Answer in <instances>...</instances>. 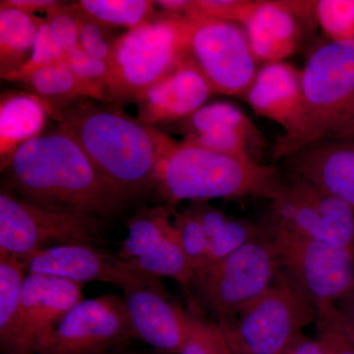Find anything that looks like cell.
Segmentation results:
<instances>
[{"label": "cell", "mask_w": 354, "mask_h": 354, "mask_svg": "<svg viewBox=\"0 0 354 354\" xmlns=\"http://www.w3.org/2000/svg\"><path fill=\"white\" fill-rule=\"evenodd\" d=\"M1 171L2 189L53 211L100 218L114 215L127 201L60 127L21 146Z\"/></svg>", "instance_id": "cell-1"}, {"label": "cell", "mask_w": 354, "mask_h": 354, "mask_svg": "<svg viewBox=\"0 0 354 354\" xmlns=\"http://www.w3.org/2000/svg\"><path fill=\"white\" fill-rule=\"evenodd\" d=\"M44 109L121 196L128 200L155 185L158 162L174 142L169 135L113 102L80 97Z\"/></svg>", "instance_id": "cell-2"}, {"label": "cell", "mask_w": 354, "mask_h": 354, "mask_svg": "<svg viewBox=\"0 0 354 354\" xmlns=\"http://www.w3.org/2000/svg\"><path fill=\"white\" fill-rule=\"evenodd\" d=\"M283 183L281 172L272 165L174 140L158 162L155 186L165 205L174 209L183 200L262 198L272 201Z\"/></svg>", "instance_id": "cell-3"}, {"label": "cell", "mask_w": 354, "mask_h": 354, "mask_svg": "<svg viewBox=\"0 0 354 354\" xmlns=\"http://www.w3.org/2000/svg\"><path fill=\"white\" fill-rule=\"evenodd\" d=\"M354 122V41H328L302 69V106L292 131L277 138L274 162L329 139H351Z\"/></svg>", "instance_id": "cell-4"}, {"label": "cell", "mask_w": 354, "mask_h": 354, "mask_svg": "<svg viewBox=\"0 0 354 354\" xmlns=\"http://www.w3.org/2000/svg\"><path fill=\"white\" fill-rule=\"evenodd\" d=\"M190 21L162 12L120 35L109 62L106 97L121 104L140 95L190 59Z\"/></svg>", "instance_id": "cell-5"}, {"label": "cell", "mask_w": 354, "mask_h": 354, "mask_svg": "<svg viewBox=\"0 0 354 354\" xmlns=\"http://www.w3.org/2000/svg\"><path fill=\"white\" fill-rule=\"evenodd\" d=\"M279 274L316 308L337 302L354 286L353 251L313 241L264 221Z\"/></svg>", "instance_id": "cell-6"}, {"label": "cell", "mask_w": 354, "mask_h": 354, "mask_svg": "<svg viewBox=\"0 0 354 354\" xmlns=\"http://www.w3.org/2000/svg\"><path fill=\"white\" fill-rule=\"evenodd\" d=\"M317 308L278 272L262 295L221 328L232 354H279L315 322Z\"/></svg>", "instance_id": "cell-7"}, {"label": "cell", "mask_w": 354, "mask_h": 354, "mask_svg": "<svg viewBox=\"0 0 354 354\" xmlns=\"http://www.w3.org/2000/svg\"><path fill=\"white\" fill-rule=\"evenodd\" d=\"M278 266L260 234L256 239L195 274L192 288L220 327L232 323L242 307L276 281Z\"/></svg>", "instance_id": "cell-8"}, {"label": "cell", "mask_w": 354, "mask_h": 354, "mask_svg": "<svg viewBox=\"0 0 354 354\" xmlns=\"http://www.w3.org/2000/svg\"><path fill=\"white\" fill-rule=\"evenodd\" d=\"M101 218L41 208L0 191V258L24 260L50 247L101 243Z\"/></svg>", "instance_id": "cell-9"}, {"label": "cell", "mask_w": 354, "mask_h": 354, "mask_svg": "<svg viewBox=\"0 0 354 354\" xmlns=\"http://www.w3.org/2000/svg\"><path fill=\"white\" fill-rule=\"evenodd\" d=\"M265 221L339 248H354V208L304 179L288 176Z\"/></svg>", "instance_id": "cell-10"}, {"label": "cell", "mask_w": 354, "mask_h": 354, "mask_svg": "<svg viewBox=\"0 0 354 354\" xmlns=\"http://www.w3.org/2000/svg\"><path fill=\"white\" fill-rule=\"evenodd\" d=\"M189 21L190 59L212 93L243 97L258 71L243 28L237 23L208 18Z\"/></svg>", "instance_id": "cell-11"}, {"label": "cell", "mask_w": 354, "mask_h": 354, "mask_svg": "<svg viewBox=\"0 0 354 354\" xmlns=\"http://www.w3.org/2000/svg\"><path fill=\"white\" fill-rule=\"evenodd\" d=\"M132 337L123 298L102 295L70 310L38 354H104Z\"/></svg>", "instance_id": "cell-12"}, {"label": "cell", "mask_w": 354, "mask_h": 354, "mask_svg": "<svg viewBox=\"0 0 354 354\" xmlns=\"http://www.w3.org/2000/svg\"><path fill=\"white\" fill-rule=\"evenodd\" d=\"M83 283L28 272L19 320L7 354H38L58 324L82 301Z\"/></svg>", "instance_id": "cell-13"}, {"label": "cell", "mask_w": 354, "mask_h": 354, "mask_svg": "<svg viewBox=\"0 0 354 354\" xmlns=\"http://www.w3.org/2000/svg\"><path fill=\"white\" fill-rule=\"evenodd\" d=\"M317 1L249 0L241 26L257 62H283L304 38V25L318 23Z\"/></svg>", "instance_id": "cell-14"}, {"label": "cell", "mask_w": 354, "mask_h": 354, "mask_svg": "<svg viewBox=\"0 0 354 354\" xmlns=\"http://www.w3.org/2000/svg\"><path fill=\"white\" fill-rule=\"evenodd\" d=\"M28 272L46 274L85 283L101 281L122 291L144 283L152 276L140 272L118 255L97 245L69 244L44 249L23 260Z\"/></svg>", "instance_id": "cell-15"}, {"label": "cell", "mask_w": 354, "mask_h": 354, "mask_svg": "<svg viewBox=\"0 0 354 354\" xmlns=\"http://www.w3.org/2000/svg\"><path fill=\"white\" fill-rule=\"evenodd\" d=\"M135 337L162 354H180L189 330L190 316L174 304L158 278L123 291Z\"/></svg>", "instance_id": "cell-16"}, {"label": "cell", "mask_w": 354, "mask_h": 354, "mask_svg": "<svg viewBox=\"0 0 354 354\" xmlns=\"http://www.w3.org/2000/svg\"><path fill=\"white\" fill-rule=\"evenodd\" d=\"M279 162L288 176L304 179L354 208V139L316 142Z\"/></svg>", "instance_id": "cell-17"}, {"label": "cell", "mask_w": 354, "mask_h": 354, "mask_svg": "<svg viewBox=\"0 0 354 354\" xmlns=\"http://www.w3.org/2000/svg\"><path fill=\"white\" fill-rule=\"evenodd\" d=\"M211 88L192 60L184 62L136 100L138 118L147 124H169L188 118L211 97Z\"/></svg>", "instance_id": "cell-18"}, {"label": "cell", "mask_w": 354, "mask_h": 354, "mask_svg": "<svg viewBox=\"0 0 354 354\" xmlns=\"http://www.w3.org/2000/svg\"><path fill=\"white\" fill-rule=\"evenodd\" d=\"M243 100L262 118L292 131L302 106V70L285 62H269L258 69Z\"/></svg>", "instance_id": "cell-19"}, {"label": "cell", "mask_w": 354, "mask_h": 354, "mask_svg": "<svg viewBox=\"0 0 354 354\" xmlns=\"http://www.w3.org/2000/svg\"><path fill=\"white\" fill-rule=\"evenodd\" d=\"M48 114L43 102L27 92L9 91L0 97L1 167L27 142L43 134Z\"/></svg>", "instance_id": "cell-20"}, {"label": "cell", "mask_w": 354, "mask_h": 354, "mask_svg": "<svg viewBox=\"0 0 354 354\" xmlns=\"http://www.w3.org/2000/svg\"><path fill=\"white\" fill-rule=\"evenodd\" d=\"M11 82L18 84L25 92L38 97L44 106H62L80 97L108 102L97 88L76 76L66 62L39 67L25 75L16 77Z\"/></svg>", "instance_id": "cell-21"}, {"label": "cell", "mask_w": 354, "mask_h": 354, "mask_svg": "<svg viewBox=\"0 0 354 354\" xmlns=\"http://www.w3.org/2000/svg\"><path fill=\"white\" fill-rule=\"evenodd\" d=\"M41 18L13 8H0V75H12L30 59Z\"/></svg>", "instance_id": "cell-22"}, {"label": "cell", "mask_w": 354, "mask_h": 354, "mask_svg": "<svg viewBox=\"0 0 354 354\" xmlns=\"http://www.w3.org/2000/svg\"><path fill=\"white\" fill-rule=\"evenodd\" d=\"M174 209L164 206L142 208L127 223L128 234L118 256L125 262L138 259L174 232Z\"/></svg>", "instance_id": "cell-23"}, {"label": "cell", "mask_w": 354, "mask_h": 354, "mask_svg": "<svg viewBox=\"0 0 354 354\" xmlns=\"http://www.w3.org/2000/svg\"><path fill=\"white\" fill-rule=\"evenodd\" d=\"M27 269L22 260L0 258V348L7 354L12 346L19 320Z\"/></svg>", "instance_id": "cell-24"}, {"label": "cell", "mask_w": 354, "mask_h": 354, "mask_svg": "<svg viewBox=\"0 0 354 354\" xmlns=\"http://www.w3.org/2000/svg\"><path fill=\"white\" fill-rule=\"evenodd\" d=\"M130 264L140 272L160 279L167 277L178 281L188 295H191L195 274L189 261L184 253L178 235L174 232L152 250L138 259L130 261Z\"/></svg>", "instance_id": "cell-25"}, {"label": "cell", "mask_w": 354, "mask_h": 354, "mask_svg": "<svg viewBox=\"0 0 354 354\" xmlns=\"http://www.w3.org/2000/svg\"><path fill=\"white\" fill-rule=\"evenodd\" d=\"M91 17L114 28L128 31L145 24L156 16L151 0H80L76 2Z\"/></svg>", "instance_id": "cell-26"}, {"label": "cell", "mask_w": 354, "mask_h": 354, "mask_svg": "<svg viewBox=\"0 0 354 354\" xmlns=\"http://www.w3.org/2000/svg\"><path fill=\"white\" fill-rule=\"evenodd\" d=\"M218 127H230L248 132H259L250 118L239 106L228 102L204 104L188 118L177 123V129L183 133V137Z\"/></svg>", "instance_id": "cell-27"}, {"label": "cell", "mask_w": 354, "mask_h": 354, "mask_svg": "<svg viewBox=\"0 0 354 354\" xmlns=\"http://www.w3.org/2000/svg\"><path fill=\"white\" fill-rule=\"evenodd\" d=\"M174 227L194 274L208 266L209 239L199 221L187 209L174 212Z\"/></svg>", "instance_id": "cell-28"}, {"label": "cell", "mask_w": 354, "mask_h": 354, "mask_svg": "<svg viewBox=\"0 0 354 354\" xmlns=\"http://www.w3.org/2000/svg\"><path fill=\"white\" fill-rule=\"evenodd\" d=\"M316 13L329 41H354V0H318Z\"/></svg>", "instance_id": "cell-29"}, {"label": "cell", "mask_w": 354, "mask_h": 354, "mask_svg": "<svg viewBox=\"0 0 354 354\" xmlns=\"http://www.w3.org/2000/svg\"><path fill=\"white\" fill-rule=\"evenodd\" d=\"M79 19V43L81 48L90 57L108 64L113 53L114 43L118 37L113 36L114 28L104 24L83 11L76 2Z\"/></svg>", "instance_id": "cell-30"}, {"label": "cell", "mask_w": 354, "mask_h": 354, "mask_svg": "<svg viewBox=\"0 0 354 354\" xmlns=\"http://www.w3.org/2000/svg\"><path fill=\"white\" fill-rule=\"evenodd\" d=\"M180 354H232L218 324L190 317L189 330Z\"/></svg>", "instance_id": "cell-31"}, {"label": "cell", "mask_w": 354, "mask_h": 354, "mask_svg": "<svg viewBox=\"0 0 354 354\" xmlns=\"http://www.w3.org/2000/svg\"><path fill=\"white\" fill-rule=\"evenodd\" d=\"M55 62H66V53L50 25L41 19L31 57L17 72L7 77L6 80L11 81L16 77L25 75L32 70Z\"/></svg>", "instance_id": "cell-32"}, {"label": "cell", "mask_w": 354, "mask_h": 354, "mask_svg": "<svg viewBox=\"0 0 354 354\" xmlns=\"http://www.w3.org/2000/svg\"><path fill=\"white\" fill-rule=\"evenodd\" d=\"M317 339L326 354H354V344L342 330L335 305H323L317 308Z\"/></svg>", "instance_id": "cell-33"}, {"label": "cell", "mask_w": 354, "mask_h": 354, "mask_svg": "<svg viewBox=\"0 0 354 354\" xmlns=\"http://www.w3.org/2000/svg\"><path fill=\"white\" fill-rule=\"evenodd\" d=\"M44 21L50 25L66 55L80 48L78 14L74 3L62 1L48 9Z\"/></svg>", "instance_id": "cell-34"}, {"label": "cell", "mask_w": 354, "mask_h": 354, "mask_svg": "<svg viewBox=\"0 0 354 354\" xmlns=\"http://www.w3.org/2000/svg\"><path fill=\"white\" fill-rule=\"evenodd\" d=\"M249 0H190L186 16L228 21L241 25Z\"/></svg>", "instance_id": "cell-35"}, {"label": "cell", "mask_w": 354, "mask_h": 354, "mask_svg": "<svg viewBox=\"0 0 354 354\" xmlns=\"http://www.w3.org/2000/svg\"><path fill=\"white\" fill-rule=\"evenodd\" d=\"M66 64L76 76L97 88L108 100L106 97L108 64L90 57L81 48V46L66 55Z\"/></svg>", "instance_id": "cell-36"}, {"label": "cell", "mask_w": 354, "mask_h": 354, "mask_svg": "<svg viewBox=\"0 0 354 354\" xmlns=\"http://www.w3.org/2000/svg\"><path fill=\"white\" fill-rule=\"evenodd\" d=\"M334 305L342 330L354 344V286Z\"/></svg>", "instance_id": "cell-37"}, {"label": "cell", "mask_w": 354, "mask_h": 354, "mask_svg": "<svg viewBox=\"0 0 354 354\" xmlns=\"http://www.w3.org/2000/svg\"><path fill=\"white\" fill-rule=\"evenodd\" d=\"M62 2L55 0H1L0 8L17 9L35 15V12H46L48 9L58 6Z\"/></svg>", "instance_id": "cell-38"}, {"label": "cell", "mask_w": 354, "mask_h": 354, "mask_svg": "<svg viewBox=\"0 0 354 354\" xmlns=\"http://www.w3.org/2000/svg\"><path fill=\"white\" fill-rule=\"evenodd\" d=\"M279 354H326L318 339H309L304 334L298 335Z\"/></svg>", "instance_id": "cell-39"}, {"label": "cell", "mask_w": 354, "mask_h": 354, "mask_svg": "<svg viewBox=\"0 0 354 354\" xmlns=\"http://www.w3.org/2000/svg\"><path fill=\"white\" fill-rule=\"evenodd\" d=\"M190 0H158L155 6L162 9V12L185 15L189 6Z\"/></svg>", "instance_id": "cell-40"}, {"label": "cell", "mask_w": 354, "mask_h": 354, "mask_svg": "<svg viewBox=\"0 0 354 354\" xmlns=\"http://www.w3.org/2000/svg\"><path fill=\"white\" fill-rule=\"evenodd\" d=\"M351 139H354V122H353V130H351Z\"/></svg>", "instance_id": "cell-41"}, {"label": "cell", "mask_w": 354, "mask_h": 354, "mask_svg": "<svg viewBox=\"0 0 354 354\" xmlns=\"http://www.w3.org/2000/svg\"><path fill=\"white\" fill-rule=\"evenodd\" d=\"M353 258H354V248H353Z\"/></svg>", "instance_id": "cell-42"}]
</instances>
